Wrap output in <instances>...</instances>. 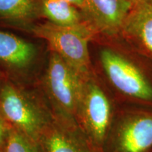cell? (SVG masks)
<instances>
[{
    "label": "cell",
    "instance_id": "52a82bcc",
    "mask_svg": "<svg viewBox=\"0 0 152 152\" xmlns=\"http://www.w3.org/2000/svg\"><path fill=\"white\" fill-rule=\"evenodd\" d=\"M39 144L44 152H101L73 120L54 115Z\"/></svg>",
    "mask_w": 152,
    "mask_h": 152
},
{
    "label": "cell",
    "instance_id": "30bf717a",
    "mask_svg": "<svg viewBox=\"0 0 152 152\" xmlns=\"http://www.w3.org/2000/svg\"><path fill=\"white\" fill-rule=\"evenodd\" d=\"M123 27L129 35L152 54V3L134 6Z\"/></svg>",
    "mask_w": 152,
    "mask_h": 152
},
{
    "label": "cell",
    "instance_id": "3957f363",
    "mask_svg": "<svg viewBox=\"0 0 152 152\" xmlns=\"http://www.w3.org/2000/svg\"><path fill=\"white\" fill-rule=\"evenodd\" d=\"M32 32L45 39L51 51L61 57L83 79L92 76L88 49L91 33L86 26H60L47 22L35 26Z\"/></svg>",
    "mask_w": 152,
    "mask_h": 152
},
{
    "label": "cell",
    "instance_id": "7a4b0ae2",
    "mask_svg": "<svg viewBox=\"0 0 152 152\" xmlns=\"http://www.w3.org/2000/svg\"><path fill=\"white\" fill-rule=\"evenodd\" d=\"M85 80L61 57L50 51L36 84L53 115L76 121Z\"/></svg>",
    "mask_w": 152,
    "mask_h": 152
},
{
    "label": "cell",
    "instance_id": "2e32d148",
    "mask_svg": "<svg viewBox=\"0 0 152 152\" xmlns=\"http://www.w3.org/2000/svg\"><path fill=\"white\" fill-rule=\"evenodd\" d=\"M131 1H132V3L134 4V6L144 4L152 3V0H131Z\"/></svg>",
    "mask_w": 152,
    "mask_h": 152
},
{
    "label": "cell",
    "instance_id": "8992f818",
    "mask_svg": "<svg viewBox=\"0 0 152 152\" xmlns=\"http://www.w3.org/2000/svg\"><path fill=\"white\" fill-rule=\"evenodd\" d=\"M99 57L106 76L118 90L136 99L151 102L152 85L133 63L109 49H102Z\"/></svg>",
    "mask_w": 152,
    "mask_h": 152
},
{
    "label": "cell",
    "instance_id": "5b68a950",
    "mask_svg": "<svg viewBox=\"0 0 152 152\" xmlns=\"http://www.w3.org/2000/svg\"><path fill=\"white\" fill-rule=\"evenodd\" d=\"M111 117L110 101L92 75L85 80L76 122L99 150L107 140Z\"/></svg>",
    "mask_w": 152,
    "mask_h": 152
},
{
    "label": "cell",
    "instance_id": "9a60e30c",
    "mask_svg": "<svg viewBox=\"0 0 152 152\" xmlns=\"http://www.w3.org/2000/svg\"><path fill=\"white\" fill-rule=\"evenodd\" d=\"M64 1H68L77 9H81L85 11L86 10V0H64Z\"/></svg>",
    "mask_w": 152,
    "mask_h": 152
},
{
    "label": "cell",
    "instance_id": "7c38bea8",
    "mask_svg": "<svg viewBox=\"0 0 152 152\" xmlns=\"http://www.w3.org/2000/svg\"><path fill=\"white\" fill-rule=\"evenodd\" d=\"M39 14L38 0H0V18L25 22Z\"/></svg>",
    "mask_w": 152,
    "mask_h": 152
},
{
    "label": "cell",
    "instance_id": "5bb4252c",
    "mask_svg": "<svg viewBox=\"0 0 152 152\" xmlns=\"http://www.w3.org/2000/svg\"><path fill=\"white\" fill-rule=\"evenodd\" d=\"M10 130L11 127L0 113V151H4Z\"/></svg>",
    "mask_w": 152,
    "mask_h": 152
},
{
    "label": "cell",
    "instance_id": "277c9868",
    "mask_svg": "<svg viewBox=\"0 0 152 152\" xmlns=\"http://www.w3.org/2000/svg\"><path fill=\"white\" fill-rule=\"evenodd\" d=\"M45 61L34 44L0 30V79L35 85Z\"/></svg>",
    "mask_w": 152,
    "mask_h": 152
},
{
    "label": "cell",
    "instance_id": "ba28073f",
    "mask_svg": "<svg viewBox=\"0 0 152 152\" xmlns=\"http://www.w3.org/2000/svg\"><path fill=\"white\" fill-rule=\"evenodd\" d=\"M112 152H149L152 149V115L137 114L117 125L111 137Z\"/></svg>",
    "mask_w": 152,
    "mask_h": 152
},
{
    "label": "cell",
    "instance_id": "9c48e42d",
    "mask_svg": "<svg viewBox=\"0 0 152 152\" xmlns=\"http://www.w3.org/2000/svg\"><path fill=\"white\" fill-rule=\"evenodd\" d=\"M134 7L131 0H86L85 13L99 28L113 33L123 27Z\"/></svg>",
    "mask_w": 152,
    "mask_h": 152
},
{
    "label": "cell",
    "instance_id": "6da1fadb",
    "mask_svg": "<svg viewBox=\"0 0 152 152\" xmlns=\"http://www.w3.org/2000/svg\"><path fill=\"white\" fill-rule=\"evenodd\" d=\"M0 113L11 128L39 143L53 113L35 85L0 79Z\"/></svg>",
    "mask_w": 152,
    "mask_h": 152
},
{
    "label": "cell",
    "instance_id": "e0dca14e",
    "mask_svg": "<svg viewBox=\"0 0 152 152\" xmlns=\"http://www.w3.org/2000/svg\"><path fill=\"white\" fill-rule=\"evenodd\" d=\"M0 152H3V151H0Z\"/></svg>",
    "mask_w": 152,
    "mask_h": 152
},
{
    "label": "cell",
    "instance_id": "4fadbf2b",
    "mask_svg": "<svg viewBox=\"0 0 152 152\" xmlns=\"http://www.w3.org/2000/svg\"><path fill=\"white\" fill-rule=\"evenodd\" d=\"M3 152H44L40 144L11 128Z\"/></svg>",
    "mask_w": 152,
    "mask_h": 152
},
{
    "label": "cell",
    "instance_id": "8fae6325",
    "mask_svg": "<svg viewBox=\"0 0 152 152\" xmlns=\"http://www.w3.org/2000/svg\"><path fill=\"white\" fill-rule=\"evenodd\" d=\"M39 14L48 22L60 26L83 25L77 7L64 0H38Z\"/></svg>",
    "mask_w": 152,
    "mask_h": 152
}]
</instances>
